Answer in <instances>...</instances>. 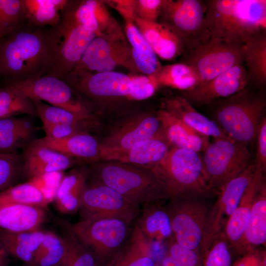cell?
<instances>
[{
  "label": "cell",
  "instance_id": "obj_1",
  "mask_svg": "<svg viewBox=\"0 0 266 266\" xmlns=\"http://www.w3.org/2000/svg\"><path fill=\"white\" fill-rule=\"evenodd\" d=\"M205 18L211 37L243 44L266 31V0H209Z\"/></svg>",
  "mask_w": 266,
  "mask_h": 266
},
{
  "label": "cell",
  "instance_id": "obj_2",
  "mask_svg": "<svg viewBox=\"0 0 266 266\" xmlns=\"http://www.w3.org/2000/svg\"><path fill=\"white\" fill-rule=\"evenodd\" d=\"M49 58L44 29L27 25L0 39V76L23 82L45 75Z\"/></svg>",
  "mask_w": 266,
  "mask_h": 266
},
{
  "label": "cell",
  "instance_id": "obj_3",
  "mask_svg": "<svg viewBox=\"0 0 266 266\" xmlns=\"http://www.w3.org/2000/svg\"><path fill=\"white\" fill-rule=\"evenodd\" d=\"M151 169L165 186L169 199H205L218 195L209 186L198 152L173 146Z\"/></svg>",
  "mask_w": 266,
  "mask_h": 266
},
{
  "label": "cell",
  "instance_id": "obj_4",
  "mask_svg": "<svg viewBox=\"0 0 266 266\" xmlns=\"http://www.w3.org/2000/svg\"><path fill=\"white\" fill-rule=\"evenodd\" d=\"M91 173L93 182L110 187L140 206L169 199L165 186L148 167L107 161L96 164Z\"/></svg>",
  "mask_w": 266,
  "mask_h": 266
},
{
  "label": "cell",
  "instance_id": "obj_5",
  "mask_svg": "<svg viewBox=\"0 0 266 266\" xmlns=\"http://www.w3.org/2000/svg\"><path fill=\"white\" fill-rule=\"evenodd\" d=\"M74 9L64 14L57 25L44 29L49 58L45 74L60 79L72 70L96 36L76 21Z\"/></svg>",
  "mask_w": 266,
  "mask_h": 266
},
{
  "label": "cell",
  "instance_id": "obj_6",
  "mask_svg": "<svg viewBox=\"0 0 266 266\" xmlns=\"http://www.w3.org/2000/svg\"><path fill=\"white\" fill-rule=\"evenodd\" d=\"M212 103L215 122L228 136L246 144L256 138L266 105L263 94L253 91L248 84L235 94Z\"/></svg>",
  "mask_w": 266,
  "mask_h": 266
},
{
  "label": "cell",
  "instance_id": "obj_7",
  "mask_svg": "<svg viewBox=\"0 0 266 266\" xmlns=\"http://www.w3.org/2000/svg\"><path fill=\"white\" fill-rule=\"evenodd\" d=\"M68 224L93 256L96 266H106L122 250L133 227V223L118 219L80 220Z\"/></svg>",
  "mask_w": 266,
  "mask_h": 266
},
{
  "label": "cell",
  "instance_id": "obj_8",
  "mask_svg": "<svg viewBox=\"0 0 266 266\" xmlns=\"http://www.w3.org/2000/svg\"><path fill=\"white\" fill-rule=\"evenodd\" d=\"M204 152L202 161L209 186L218 193L251 164L252 154L247 144L229 136L214 140Z\"/></svg>",
  "mask_w": 266,
  "mask_h": 266
},
{
  "label": "cell",
  "instance_id": "obj_9",
  "mask_svg": "<svg viewBox=\"0 0 266 266\" xmlns=\"http://www.w3.org/2000/svg\"><path fill=\"white\" fill-rule=\"evenodd\" d=\"M205 4L199 0H163L159 19L181 39L184 50L211 37L205 18Z\"/></svg>",
  "mask_w": 266,
  "mask_h": 266
},
{
  "label": "cell",
  "instance_id": "obj_10",
  "mask_svg": "<svg viewBox=\"0 0 266 266\" xmlns=\"http://www.w3.org/2000/svg\"><path fill=\"white\" fill-rule=\"evenodd\" d=\"M243 47L242 44L211 37L204 42L184 50L180 63L196 70L200 78V86L243 61Z\"/></svg>",
  "mask_w": 266,
  "mask_h": 266
},
{
  "label": "cell",
  "instance_id": "obj_11",
  "mask_svg": "<svg viewBox=\"0 0 266 266\" xmlns=\"http://www.w3.org/2000/svg\"><path fill=\"white\" fill-rule=\"evenodd\" d=\"M174 241L200 251L210 210L204 199H171L165 207Z\"/></svg>",
  "mask_w": 266,
  "mask_h": 266
},
{
  "label": "cell",
  "instance_id": "obj_12",
  "mask_svg": "<svg viewBox=\"0 0 266 266\" xmlns=\"http://www.w3.org/2000/svg\"><path fill=\"white\" fill-rule=\"evenodd\" d=\"M75 91L94 99L125 97L141 100L137 75L110 71L93 73L72 70L63 79Z\"/></svg>",
  "mask_w": 266,
  "mask_h": 266
},
{
  "label": "cell",
  "instance_id": "obj_13",
  "mask_svg": "<svg viewBox=\"0 0 266 266\" xmlns=\"http://www.w3.org/2000/svg\"><path fill=\"white\" fill-rule=\"evenodd\" d=\"M140 209V206L110 187L94 182L86 185L78 209L81 220L118 219L132 223L137 219Z\"/></svg>",
  "mask_w": 266,
  "mask_h": 266
},
{
  "label": "cell",
  "instance_id": "obj_14",
  "mask_svg": "<svg viewBox=\"0 0 266 266\" xmlns=\"http://www.w3.org/2000/svg\"><path fill=\"white\" fill-rule=\"evenodd\" d=\"M118 66L139 71L123 34L96 36L73 70L102 72L113 71Z\"/></svg>",
  "mask_w": 266,
  "mask_h": 266
},
{
  "label": "cell",
  "instance_id": "obj_15",
  "mask_svg": "<svg viewBox=\"0 0 266 266\" xmlns=\"http://www.w3.org/2000/svg\"><path fill=\"white\" fill-rule=\"evenodd\" d=\"M12 87L31 100L46 101L82 116L90 118V109L63 79L51 76L23 81L9 82Z\"/></svg>",
  "mask_w": 266,
  "mask_h": 266
},
{
  "label": "cell",
  "instance_id": "obj_16",
  "mask_svg": "<svg viewBox=\"0 0 266 266\" xmlns=\"http://www.w3.org/2000/svg\"><path fill=\"white\" fill-rule=\"evenodd\" d=\"M256 168L250 164L241 173L228 182L219 191L218 199L210 209L204 234L200 247L202 258L212 242L221 233L224 217L227 221L236 208L252 179Z\"/></svg>",
  "mask_w": 266,
  "mask_h": 266
},
{
  "label": "cell",
  "instance_id": "obj_17",
  "mask_svg": "<svg viewBox=\"0 0 266 266\" xmlns=\"http://www.w3.org/2000/svg\"><path fill=\"white\" fill-rule=\"evenodd\" d=\"M162 131L161 123L156 114L137 115L118 125L99 144V155L129 149L154 137Z\"/></svg>",
  "mask_w": 266,
  "mask_h": 266
},
{
  "label": "cell",
  "instance_id": "obj_18",
  "mask_svg": "<svg viewBox=\"0 0 266 266\" xmlns=\"http://www.w3.org/2000/svg\"><path fill=\"white\" fill-rule=\"evenodd\" d=\"M250 83L243 61L218 74L192 90L183 92L190 103L209 104L229 97L245 88Z\"/></svg>",
  "mask_w": 266,
  "mask_h": 266
},
{
  "label": "cell",
  "instance_id": "obj_19",
  "mask_svg": "<svg viewBox=\"0 0 266 266\" xmlns=\"http://www.w3.org/2000/svg\"><path fill=\"white\" fill-rule=\"evenodd\" d=\"M170 145L163 130L157 136L132 148L101 153L100 158L151 168L166 156Z\"/></svg>",
  "mask_w": 266,
  "mask_h": 266
},
{
  "label": "cell",
  "instance_id": "obj_20",
  "mask_svg": "<svg viewBox=\"0 0 266 266\" xmlns=\"http://www.w3.org/2000/svg\"><path fill=\"white\" fill-rule=\"evenodd\" d=\"M265 172L256 168L236 208L226 223L225 232L222 233L232 247L241 239L247 226L255 199L266 180Z\"/></svg>",
  "mask_w": 266,
  "mask_h": 266
},
{
  "label": "cell",
  "instance_id": "obj_21",
  "mask_svg": "<svg viewBox=\"0 0 266 266\" xmlns=\"http://www.w3.org/2000/svg\"><path fill=\"white\" fill-rule=\"evenodd\" d=\"M266 241V183L263 182L253 202L244 233L232 248L239 254H246Z\"/></svg>",
  "mask_w": 266,
  "mask_h": 266
},
{
  "label": "cell",
  "instance_id": "obj_22",
  "mask_svg": "<svg viewBox=\"0 0 266 266\" xmlns=\"http://www.w3.org/2000/svg\"><path fill=\"white\" fill-rule=\"evenodd\" d=\"M162 107L196 131L214 140L228 136L215 121L197 111L183 97L165 99Z\"/></svg>",
  "mask_w": 266,
  "mask_h": 266
},
{
  "label": "cell",
  "instance_id": "obj_23",
  "mask_svg": "<svg viewBox=\"0 0 266 266\" xmlns=\"http://www.w3.org/2000/svg\"><path fill=\"white\" fill-rule=\"evenodd\" d=\"M133 22L161 58L171 60L181 55L184 50L183 43L168 26L159 22L144 21L135 16Z\"/></svg>",
  "mask_w": 266,
  "mask_h": 266
},
{
  "label": "cell",
  "instance_id": "obj_24",
  "mask_svg": "<svg viewBox=\"0 0 266 266\" xmlns=\"http://www.w3.org/2000/svg\"><path fill=\"white\" fill-rule=\"evenodd\" d=\"M23 161L24 170L30 178L47 173L63 171L73 164L71 158L34 141L25 148Z\"/></svg>",
  "mask_w": 266,
  "mask_h": 266
},
{
  "label": "cell",
  "instance_id": "obj_25",
  "mask_svg": "<svg viewBox=\"0 0 266 266\" xmlns=\"http://www.w3.org/2000/svg\"><path fill=\"white\" fill-rule=\"evenodd\" d=\"M164 133L173 146L198 152L204 151L209 137L200 133L163 109L156 113Z\"/></svg>",
  "mask_w": 266,
  "mask_h": 266
},
{
  "label": "cell",
  "instance_id": "obj_26",
  "mask_svg": "<svg viewBox=\"0 0 266 266\" xmlns=\"http://www.w3.org/2000/svg\"><path fill=\"white\" fill-rule=\"evenodd\" d=\"M43 208L15 203H0V228L11 232L38 230L45 220Z\"/></svg>",
  "mask_w": 266,
  "mask_h": 266
},
{
  "label": "cell",
  "instance_id": "obj_27",
  "mask_svg": "<svg viewBox=\"0 0 266 266\" xmlns=\"http://www.w3.org/2000/svg\"><path fill=\"white\" fill-rule=\"evenodd\" d=\"M134 223L146 239L152 242H162L173 237L169 217L166 209L154 202L144 204Z\"/></svg>",
  "mask_w": 266,
  "mask_h": 266
},
{
  "label": "cell",
  "instance_id": "obj_28",
  "mask_svg": "<svg viewBox=\"0 0 266 266\" xmlns=\"http://www.w3.org/2000/svg\"><path fill=\"white\" fill-rule=\"evenodd\" d=\"M33 141L71 158L75 157L89 161L100 158L99 143L88 133H78L62 139L45 136Z\"/></svg>",
  "mask_w": 266,
  "mask_h": 266
},
{
  "label": "cell",
  "instance_id": "obj_29",
  "mask_svg": "<svg viewBox=\"0 0 266 266\" xmlns=\"http://www.w3.org/2000/svg\"><path fill=\"white\" fill-rule=\"evenodd\" d=\"M26 25L33 28L57 25L74 1L66 0H23Z\"/></svg>",
  "mask_w": 266,
  "mask_h": 266
},
{
  "label": "cell",
  "instance_id": "obj_30",
  "mask_svg": "<svg viewBox=\"0 0 266 266\" xmlns=\"http://www.w3.org/2000/svg\"><path fill=\"white\" fill-rule=\"evenodd\" d=\"M125 32L138 71L148 76L155 74L162 66L157 54L133 20H125Z\"/></svg>",
  "mask_w": 266,
  "mask_h": 266
},
{
  "label": "cell",
  "instance_id": "obj_31",
  "mask_svg": "<svg viewBox=\"0 0 266 266\" xmlns=\"http://www.w3.org/2000/svg\"><path fill=\"white\" fill-rule=\"evenodd\" d=\"M243 60L250 82L261 87L266 83V31L243 44Z\"/></svg>",
  "mask_w": 266,
  "mask_h": 266
},
{
  "label": "cell",
  "instance_id": "obj_32",
  "mask_svg": "<svg viewBox=\"0 0 266 266\" xmlns=\"http://www.w3.org/2000/svg\"><path fill=\"white\" fill-rule=\"evenodd\" d=\"M110 261L112 266H155L151 243L135 224L129 240Z\"/></svg>",
  "mask_w": 266,
  "mask_h": 266
},
{
  "label": "cell",
  "instance_id": "obj_33",
  "mask_svg": "<svg viewBox=\"0 0 266 266\" xmlns=\"http://www.w3.org/2000/svg\"><path fill=\"white\" fill-rule=\"evenodd\" d=\"M148 76L157 87L167 86L183 92L192 90L200 83L196 70L181 63L162 66L155 74Z\"/></svg>",
  "mask_w": 266,
  "mask_h": 266
},
{
  "label": "cell",
  "instance_id": "obj_34",
  "mask_svg": "<svg viewBox=\"0 0 266 266\" xmlns=\"http://www.w3.org/2000/svg\"><path fill=\"white\" fill-rule=\"evenodd\" d=\"M33 131V126L27 119H0V153L15 152L19 148L27 146Z\"/></svg>",
  "mask_w": 266,
  "mask_h": 266
},
{
  "label": "cell",
  "instance_id": "obj_35",
  "mask_svg": "<svg viewBox=\"0 0 266 266\" xmlns=\"http://www.w3.org/2000/svg\"><path fill=\"white\" fill-rule=\"evenodd\" d=\"M23 114L37 115L33 100L9 83L0 88V119Z\"/></svg>",
  "mask_w": 266,
  "mask_h": 266
},
{
  "label": "cell",
  "instance_id": "obj_36",
  "mask_svg": "<svg viewBox=\"0 0 266 266\" xmlns=\"http://www.w3.org/2000/svg\"><path fill=\"white\" fill-rule=\"evenodd\" d=\"M50 202L30 182L17 185L0 192V203H15L43 208Z\"/></svg>",
  "mask_w": 266,
  "mask_h": 266
},
{
  "label": "cell",
  "instance_id": "obj_37",
  "mask_svg": "<svg viewBox=\"0 0 266 266\" xmlns=\"http://www.w3.org/2000/svg\"><path fill=\"white\" fill-rule=\"evenodd\" d=\"M62 221V238L66 247L65 266H96L93 256L76 237L68 222Z\"/></svg>",
  "mask_w": 266,
  "mask_h": 266
},
{
  "label": "cell",
  "instance_id": "obj_38",
  "mask_svg": "<svg viewBox=\"0 0 266 266\" xmlns=\"http://www.w3.org/2000/svg\"><path fill=\"white\" fill-rule=\"evenodd\" d=\"M25 25L23 0H0V39Z\"/></svg>",
  "mask_w": 266,
  "mask_h": 266
},
{
  "label": "cell",
  "instance_id": "obj_39",
  "mask_svg": "<svg viewBox=\"0 0 266 266\" xmlns=\"http://www.w3.org/2000/svg\"><path fill=\"white\" fill-rule=\"evenodd\" d=\"M33 100L37 116L43 125L66 124L86 126L90 118H86L66 109L52 106L38 100Z\"/></svg>",
  "mask_w": 266,
  "mask_h": 266
},
{
  "label": "cell",
  "instance_id": "obj_40",
  "mask_svg": "<svg viewBox=\"0 0 266 266\" xmlns=\"http://www.w3.org/2000/svg\"><path fill=\"white\" fill-rule=\"evenodd\" d=\"M202 261L203 266H231L232 257L229 245L222 233L212 242Z\"/></svg>",
  "mask_w": 266,
  "mask_h": 266
},
{
  "label": "cell",
  "instance_id": "obj_41",
  "mask_svg": "<svg viewBox=\"0 0 266 266\" xmlns=\"http://www.w3.org/2000/svg\"><path fill=\"white\" fill-rule=\"evenodd\" d=\"M87 175L79 171H74L63 177L57 191L54 200L66 196L81 199L86 186Z\"/></svg>",
  "mask_w": 266,
  "mask_h": 266
},
{
  "label": "cell",
  "instance_id": "obj_42",
  "mask_svg": "<svg viewBox=\"0 0 266 266\" xmlns=\"http://www.w3.org/2000/svg\"><path fill=\"white\" fill-rule=\"evenodd\" d=\"M21 161L16 152L0 153V192L10 187L19 171Z\"/></svg>",
  "mask_w": 266,
  "mask_h": 266
},
{
  "label": "cell",
  "instance_id": "obj_43",
  "mask_svg": "<svg viewBox=\"0 0 266 266\" xmlns=\"http://www.w3.org/2000/svg\"><path fill=\"white\" fill-rule=\"evenodd\" d=\"M63 171H55L35 176L29 182L35 186L51 202L63 178Z\"/></svg>",
  "mask_w": 266,
  "mask_h": 266
},
{
  "label": "cell",
  "instance_id": "obj_44",
  "mask_svg": "<svg viewBox=\"0 0 266 266\" xmlns=\"http://www.w3.org/2000/svg\"><path fill=\"white\" fill-rule=\"evenodd\" d=\"M0 233L28 249L34 254L44 238L45 232L39 229L24 232H11L0 228Z\"/></svg>",
  "mask_w": 266,
  "mask_h": 266
},
{
  "label": "cell",
  "instance_id": "obj_45",
  "mask_svg": "<svg viewBox=\"0 0 266 266\" xmlns=\"http://www.w3.org/2000/svg\"><path fill=\"white\" fill-rule=\"evenodd\" d=\"M170 244L168 255L180 266H203L200 251L182 247L174 241Z\"/></svg>",
  "mask_w": 266,
  "mask_h": 266
},
{
  "label": "cell",
  "instance_id": "obj_46",
  "mask_svg": "<svg viewBox=\"0 0 266 266\" xmlns=\"http://www.w3.org/2000/svg\"><path fill=\"white\" fill-rule=\"evenodd\" d=\"M73 14L76 22L79 25L93 32L96 36L100 35L92 0L79 2L73 11Z\"/></svg>",
  "mask_w": 266,
  "mask_h": 266
},
{
  "label": "cell",
  "instance_id": "obj_47",
  "mask_svg": "<svg viewBox=\"0 0 266 266\" xmlns=\"http://www.w3.org/2000/svg\"><path fill=\"white\" fill-rule=\"evenodd\" d=\"M66 247L62 237L60 241L36 261L28 266H65Z\"/></svg>",
  "mask_w": 266,
  "mask_h": 266
},
{
  "label": "cell",
  "instance_id": "obj_48",
  "mask_svg": "<svg viewBox=\"0 0 266 266\" xmlns=\"http://www.w3.org/2000/svg\"><path fill=\"white\" fill-rule=\"evenodd\" d=\"M163 0H137L135 1L134 16L144 21L157 22Z\"/></svg>",
  "mask_w": 266,
  "mask_h": 266
},
{
  "label": "cell",
  "instance_id": "obj_49",
  "mask_svg": "<svg viewBox=\"0 0 266 266\" xmlns=\"http://www.w3.org/2000/svg\"><path fill=\"white\" fill-rule=\"evenodd\" d=\"M86 126L66 124L43 125L46 137L53 139H62L80 133H87Z\"/></svg>",
  "mask_w": 266,
  "mask_h": 266
},
{
  "label": "cell",
  "instance_id": "obj_50",
  "mask_svg": "<svg viewBox=\"0 0 266 266\" xmlns=\"http://www.w3.org/2000/svg\"><path fill=\"white\" fill-rule=\"evenodd\" d=\"M257 140L255 168L264 172L266 169V118L263 117L259 123L256 138Z\"/></svg>",
  "mask_w": 266,
  "mask_h": 266
},
{
  "label": "cell",
  "instance_id": "obj_51",
  "mask_svg": "<svg viewBox=\"0 0 266 266\" xmlns=\"http://www.w3.org/2000/svg\"><path fill=\"white\" fill-rule=\"evenodd\" d=\"M135 1L133 0H113L105 1V2L118 11L125 20H133L134 17Z\"/></svg>",
  "mask_w": 266,
  "mask_h": 266
},
{
  "label": "cell",
  "instance_id": "obj_52",
  "mask_svg": "<svg viewBox=\"0 0 266 266\" xmlns=\"http://www.w3.org/2000/svg\"><path fill=\"white\" fill-rule=\"evenodd\" d=\"M233 266H264L265 260L262 261L256 254H252V251L248 253Z\"/></svg>",
  "mask_w": 266,
  "mask_h": 266
},
{
  "label": "cell",
  "instance_id": "obj_53",
  "mask_svg": "<svg viewBox=\"0 0 266 266\" xmlns=\"http://www.w3.org/2000/svg\"><path fill=\"white\" fill-rule=\"evenodd\" d=\"M9 255L0 246V266H8Z\"/></svg>",
  "mask_w": 266,
  "mask_h": 266
},
{
  "label": "cell",
  "instance_id": "obj_54",
  "mask_svg": "<svg viewBox=\"0 0 266 266\" xmlns=\"http://www.w3.org/2000/svg\"><path fill=\"white\" fill-rule=\"evenodd\" d=\"M162 266H180L169 255L166 256L162 261Z\"/></svg>",
  "mask_w": 266,
  "mask_h": 266
},
{
  "label": "cell",
  "instance_id": "obj_55",
  "mask_svg": "<svg viewBox=\"0 0 266 266\" xmlns=\"http://www.w3.org/2000/svg\"><path fill=\"white\" fill-rule=\"evenodd\" d=\"M106 266H112V265L111 263H110V262L108 264H107Z\"/></svg>",
  "mask_w": 266,
  "mask_h": 266
},
{
  "label": "cell",
  "instance_id": "obj_56",
  "mask_svg": "<svg viewBox=\"0 0 266 266\" xmlns=\"http://www.w3.org/2000/svg\"></svg>",
  "mask_w": 266,
  "mask_h": 266
}]
</instances>
